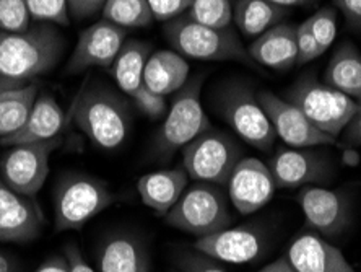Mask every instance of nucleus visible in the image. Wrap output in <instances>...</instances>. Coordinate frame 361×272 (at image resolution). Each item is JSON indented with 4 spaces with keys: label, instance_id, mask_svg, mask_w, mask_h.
Instances as JSON below:
<instances>
[{
    "label": "nucleus",
    "instance_id": "c03bdc74",
    "mask_svg": "<svg viewBox=\"0 0 361 272\" xmlns=\"http://www.w3.org/2000/svg\"><path fill=\"white\" fill-rule=\"evenodd\" d=\"M265 2H270V4H275V5H280V7H296V5H305V4H310L312 0H265Z\"/></svg>",
    "mask_w": 361,
    "mask_h": 272
},
{
    "label": "nucleus",
    "instance_id": "bb28decb",
    "mask_svg": "<svg viewBox=\"0 0 361 272\" xmlns=\"http://www.w3.org/2000/svg\"><path fill=\"white\" fill-rule=\"evenodd\" d=\"M36 98L38 88L33 83L21 85L0 95V137L15 134L25 124Z\"/></svg>",
    "mask_w": 361,
    "mask_h": 272
},
{
    "label": "nucleus",
    "instance_id": "0eeeda50",
    "mask_svg": "<svg viewBox=\"0 0 361 272\" xmlns=\"http://www.w3.org/2000/svg\"><path fill=\"white\" fill-rule=\"evenodd\" d=\"M116 201L109 186L94 176L72 173L56 189V230H80Z\"/></svg>",
    "mask_w": 361,
    "mask_h": 272
},
{
    "label": "nucleus",
    "instance_id": "a18cd8bd",
    "mask_svg": "<svg viewBox=\"0 0 361 272\" xmlns=\"http://www.w3.org/2000/svg\"><path fill=\"white\" fill-rule=\"evenodd\" d=\"M0 272H15V264L2 253H0Z\"/></svg>",
    "mask_w": 361,
    "mask_h": 272
},
{
    "label": "nucleus",
    "instance_id": "cd10ccee",
    "mask_svg": "<svg viewBox=\"0 0 361 272\" xmlns=\"http://www.w3.org/2000/svg\"><path fill=\"white\" fill-rule=\"evenodd\" d=\"M103 18L126 30L143 28L155 20L147 0H108L103 7Z\"/></svg>",
    "mask_w": 361,
    "mask_h": 272
},
{
    "label": "nucleus",
    "instance_id": "6ab92c4d",
    "mask_svg": "<svg viewBox=\"0 0 361 272\" xmlns=\"http://www.w3.org/2000/svg\"><path fill=\"white\" fill-rule=\"evenodd\" d=\"M63 124H66V116L56 98L51 95H39L25 124L15 134L0 137V146L12 147L20 143L51 141L59 136Z\"/></svg>",
    "mask_w": 361,
    "mask_h": 272
},
{
    "label": "nucleus",
    "instance_id": "e433bc0d",
    "mask_svg": "<svg viewBox=\"0 0 361 272\" xmlns=\"http://www.w3.org/2000/svg\"><path fill=\"white\" fill-rule=\"evenodd\" d=\"M106 2L108 0H67L68 15L77 20L90 18L97 15L99 10H103Z\"/></svg>",
    "mask_w": 361,
    "mask_h": 272
},
{
    "label": "nucleus",
    "instance_id": "de8ad7c7",
    "mask_svg": "<svg viewBox=\"0 0 361 272\" xmlns=\"http://www.w3.org/2000/svg\"><path fill=\"white\" fill-rule=\"evenodd\" d=\"M360 272H361V271H360Z\"/></svg>",
    "mask_w": 361,
    "mask_h": 272
},
{
    "label": "nucleus",
    "instance_id": "7c9ffc66",
    "mask_svg": "<svg viewBox=\"0 0 361 272\" xmlns=\"http://www.w3.org/2000/svg\"><path fill=\"white\" fill-rule=\"evenodd\" d=\"M312 36L322 51H327L332 46L337 36V12L332 7L319 8L317 12L306 20Z\"/></svg>",
    "mask_w": 361,
    "mask_h": 272
},
{
    "label": "nucleus",
    "instance_id": "7ed1b4c3",
    "mask_svg": "<svg viewBox=\"0 0 361 272\" xmlns=\"http://www.w3.org/2000/svg\"><path fill=\"white\" fill-rule=\"evenodd\" d=\"M164 38L183 57L195 61H240L252 64L249 51L231 28H210L185 15L164 23Z\"/></svg>",
    "mask_w": 361,
    "mask_h": 272
},
{
    "label": "nucleus",
    "instance_id": "72a5a7b5",
    "mask_svg": "<svg viewBox=\"0 0 361 272\" xmlns=\"http://www.w3.org/2000/svg\"><path fill=\"white\" fill-rule=\"evenodd\" d=\"M296 47H298V59H296L298 66L314 61V59L324 54V51L317 45V41L312 36L306 21H302L300 26H296Z\"/></svg>",
    "mask_w": 361,
    "mask_h": 272
},
{
    "label": "nucleus",
    "instance_id": "4468645a",
    "mask_svg": "<svg viewBox=\"0 0 361 272\" xmlns=\"http://www.w3.org/2000/svg\"><path fill=\"white\" fill-rule=\"evenodd\" d=\"M228 197L243 215L257 212L275 196L277 184L269 165L257 158H241L226 183Z\"/></svg>",
    "mask_w": 361,
    "mask_h": 272
},
{
    "label": "nucleus",
    "instance_id": "1a4fd4ad",
    "mask_svg": "<svg viewBox=\"0 0 361 272\" xmlns=\"http://www.w3.org/2000/svg\"><path fill=\"white\" fill-rule=\"evenodd\" d=\"M241 155V147L235 138L209 129L183 148V168L195 181L225 188Z\"/></svg>",
    "mask_w": 361,
    "mask_h": 272
},
{
    "label": "nucleus",
    "instance_id": "c9c22d12",
    "mask_svg": "<svg viewBox=\"0 0 361 272\" xmlns=\"http://www.w3.org/2000/svg\"><path fill=\"white\" fill-rule=\"evenodd\" d=\"M147 2L150 5L155 20L166 23L188 12L194 0H147Z\"/></svg>",
    "mask_w": 361,
    "mask_h": 272
},
{
    "label": "nucleus",
    "instance_id": "49530a36",
    "mask_svg": "<svg viewBox=\"0 0 361 272\" xmlns=\"http://www.w3.org/2000/svg\"><path fill=\"white\" fill-rule=\"evenodd\" d=\"M357 105H358V111H361V98L357 100Z\"/></svg>",
    "mask_w": 361,
    "mask_h": 272
},
{
    "label": "nucleus",
    "instance_id": "f3484780",
    "mask_svg": "<svg viewBox=\"0 0 361 272\" xmlns=\"http://www.w3.org/2000/svg\"><path fill=\"white\" fill-rule=\"evenodd\" d=\"M264 248V233L252 227H228L225 230L199 238L194 244V249H197V252L216 261H225V263L233 264L251 263L262 254Z\"/></svg>",
    "mask_w": 361,
    "mask_h": 272
},
{
    "label": "nucleus",
    "instance_id": "5701e85b",
    "mask_svg": "<svg viewBox=\"0 0 361 272\" xmlns=\"http://www.w3.org/2000/svg\"><path fill=\"white\" fill-rule=\"evenodd\" d=\"M101 272H150V258L140 240L132 235H114L101 244Z\"/></svg>",
    "mask_w": 361,
    "mask_h": 272
},
{
    "label": "nucleus",
    "instance_id": "2f4dec72",
    "mask_svg": "<svg viewBox=\"0 0 361 272\" xmlns=\"http://www.w3.org/2000/svg\"><path fill=\"white\" fill-rule=\"evenodd\" d=\"M31 18L38 23L68 25L67 0H28Z\"/></svg>",
    "mask_w": 361,
    "mask_h": 272
},
{
    "label": "nucleus",
    "instance_id": "37998d69",
    "mask_svg": "<svg viewBox=\"0 0 361 272\" xmlns=\"http://www.w3.org/2000/svg\"><path fill=\"white\" fill-rule=\"evenodd\" d=\"M21 85H26V82H20V80H13V78L0 76V95H2L4 92H7V90L21 87Z\"/></svg>",
    "mask_w": 361,
    "mask_h": 272
},
{
    "label": "nucleus",
    "instance_id": "473e14b6",
    "mask_svg": "<svg viewBox=\"0 0 361 272\" xmlns=\"http://www.w3.org/2000/svg\"><path fill=\"white\" fill-rule=\"evenodd\" d=\"M132 100H134V105L137 110L142 111L143 114L150 119H160L161 116L166 113V100L161 95L152 92L147 85H143L137 92L132 95Z\"/></svg>",
    "mask_w": 361,
    "mask_h": 272
},
{
    "label": "nucleus",
    "instance_id": "dca6fc26",
    "mask_svg": "<svg viewBox=\"0 0 361 272\" xmlns=\"http://www.w3.org/2000/svg\"><path fill=\"white\" fill-rule=\"evenodd\" d=\"M42 225L44 215L33 197L17 193L0 178V242H33Z\"/></svg>",
    "mask_w": 361,
    "mask_h": 272
},
{
    "label": "nucleus",
    "instance_id": "a878e982",
    "mask_svg": "<svg viewBox=\"0 0 361 272\" xmlns=\"http://www.w3.org/2000/svg\"><path fill=\"white\" fill-rule=\"evenodd\" d=\"M286 8L265 0H236L233 7V20L244 36L257 38L265 31L281 23Z\"/></svg>",
    "mask_w": 361,
    "mask_h": 272
},
{
    "label": "nucleus",
    "instance_id": "ddd939ff",
    "mask_svg": "<svg viewBox=\"0 0 361 272\" xmlns=\"http://www.w3.org/2000/svg\"><path fill=\"white\" fill-rule=\"evenodd\" d=\"M298 202L306 223L324 237H338L352 223V202L342 191L322 186H305Z\"/></svg>",
    "mask_w": 361,
    "mask_h": 272
},
{
    "label": "nucleus",
    "instance_id": "20e7f679",
    "mask_svg": "<svg viewBox=\"0 0 361 272\" xmlns=\"http://www.w3.org/2000/svg\"><path fill=\"white\" fill-rule=\"evenodd\" d=\"M285 100L293 103L312 124L334 138L342 134L358 113L357 101L319 82L311 73L296 80L293 87L285 93Z\"/></svg>",
    "mask_w": 361,
    "mask_h": 272
},
{
    "label": "nucleus",
    "instance_id": "9b49d317",
    "mask_svg": "<svg viewBox=\"0 0 361 272\" xmlns=\"http://www.w3.org/2000/svg\"><path fill=\"white\" fill-rule=\"evenodd\" d=\"M259 103L269 116L275 136L295 148L326 147L336 143V138L327 136L319 127L307 119L301 110L296 108L288 100L279 97L272 92H259Z\"/></svg>",
    "mask_w": 361,
    "mask_h": 272
},
{
    "label": "nucleus",
    "instance_id": "2eb2a0df",
    "mask_svg": "<svg viewBox=\"0 0 361 272\" xmlns=\"http://www.w3.org/2000/svg\"><path fill=\"white\" fill-rule=\"evenodd\" d=\"M127 40V30L99 20L82 31L71 59L67 72L78 73L92 67H111Z\"/></svg>",
    "mask_w": 361,
    "mask_h": 272
},
{
    "label": "nucleus",
    "instance_id": "a211bd4d",
    "mask_svg": "<svg viewBox=\"0 0 361 272\" xmlns=\"http://www.w3.org/2000/svg\"><path fill=\"white\" fill-rule=\"evenodd\" d=\"M286 258L298 272H357L341 249L312 232L296 237Z\"/></svg>",
    "mask_w": 361,
    "mask_h": 272
},
{
    "label": "nucleus",
    "instance_id": "79ce46f5",
    "mask_svg": "<svg viewBox=\"0 0 361 272\" xmlns=\"http://www.w3.org/2000/svg\"><path fill=\"white\" fill-rule=\"evenodd\" d=\"M257 272H298V271L291 266L286 256H281V258L275 259L274 263H270L267 266H264V268Z\"/></svg>",
    "mask_w": 361,
    "mask_h": 272
},
{
    "label": "nucleus",
    "instance_id": "f704fd0d",
    "mask_svg": "<svg viewBox=\"0 0 361 272\" xmlns=\"http://www.w3.org/2000/svg\"><path fill=\"white\" fill-rule=\"evenodd\" d=\"M178 264L184 272H226L216 263V259L197 252V249L178 254Z\"/></svg>",
    "mask_w": 361,
    "mask_h": 272
},
{
    "label": "nucleus",
    "instance_id": "aec40b11",
    "mask_svg": "<svg viewBox=\"0 0 361 272\" xmlns=\"http://www.w3.org/2000/svg\"><path fill=\"white\" fill-rule=\"evenodd\" d=\"M249 56L254 62L285 72L296 66L298 47H296V26L288 23H279L257 36L256 41L249 46Z\"/></svg>",
    "mask_w": 361,
    "mask_h": 272
},
{
    "label": "nucleus",
    "instance_id": "58836bf2",
    "mask_svg": "<svg viewBox=\"0 0 361 272\" xmlns=\"http://www.w3.org/2000/svg\"><path fill=\"white\" fill-rule=\"evenodd\" d=\"M63 254L67 256L68 264H71V272H94L92 268H90L87 261L83 259V256L77 244H68Z\"/></svg>",
    "mask_w": 361,
    "mask_h": 272
},
{
    "label": "nucleus",
    "instance_id": "393cba45",
    "mask_svg": "<svg viewBox=\"0 0 361 272\" xmlns=\"http://www.w3.org/2000/svg\"><path fill=\"white\" fill-rule=\"evenodd\" d=\"M326 83L355 101L361 98V54L345 42L334 52L326 69Z\"/></svg>",
    "mask_w": 361,
    "mask_h": 272
},
{
    "label": "nucleus",
    "instance_id": "a19ab883",
    "mask_svg": "<svg viewBox=\"0 0 361 272\" xmlns=\"http://www.w3.org/2000/svg\"><path fill=\"white\" fill-rule=\"evenodd\" d=\"M36 272H71V264H68L66 254L54 256V258H49L46 263H42Z\"/></svg>",
    "mask_w": 361,
    "mask_h": 272
},
{
    "label": "nucleus",
    "instance_id": "c85d7f7f",
    "mask_svg": "<svg viewBox=\"0 0 361 272\" xmlns=\"http://www.w3.org/2000/svg\"><path fill=\"white\" fill-rule=\"evenodd\" d=\"M184 15L195 23L210 28H230L233 4L231 0H194Z\"/></svg>",
    "mask_w": 361,
    "mask_h": 272
},
{
    "label": "nucleus",
    "instance_id": "c756f323",
    "mask_svg": "<svg viewBox=\"0 0 361 272\" xmlns=\"http://www.w3.org/2000/svg\"><path fill=\"white\" fill-rule=\"evenodd\" d=\"M28 0H0V30L4 33H21L30 28Z\"/></svg>",
    "mask_w": 361,
    "mask_h": 272
},
{
    "label": "nucleus",
    "instance_id": "ea45409f",
    "mask_svg": "<svg viewBox=\"0 0 361 272\" xmlns=\"http://www.w3.org/2000/svg\"><path fill=\"white\" fill-rule=\"evenodd\" d=\"M342 138L348 146H361V111L348 122L342 132Z\"/></svg>",
    "mask_w": 361,
    "mask_h": 272
},
{
    "label": "nucleus",
    "instance_id": "f03ea898",
    "mask_svg": "<svg viewBox=\"0 0 361 272\" xmlns=\"http://www.w3.org/2000/svg\"><path fill=\"white\" fill-rule=\"evenodd\" d=\"M63 45L52 23H38L21 33L0 31V76L20 82L42 76L59 62Z\"/></svg>",
    "mask_w": 361,
    "mask_h": 272
},
{
    "label": "nucleus",
    "instance_id": "6e6552de",
    "mask_svg": "<svg viewBox=\"0 0 361 272\" xmlns=\"http://www.w3.org/2000/svg\"><path fill=\"white\" fill-rule=\"evenodd\" d=\"M202 77H194L185 82L174 95L173 103L160 132L157 136V153L163 158L171 157L174 152L183 148L194 141L195 137L212 129L200 100Z\"/></svg>",
    "mask_w": 361,
    "mask_h": 272
},
{
    "label": "nucleus",
    "instance_id": "f257e3e1",
    "mask_svg": "<svg viewBox=\"0 0 361 272\" xmlns=\"http://www.w3.org/2000/svg\"><path fill=\"white\" fill-rule=\"evenodd\" d=\"M71 116L73 124L103 150L124 146L134 122L129 101L109 85L90 80L73 100Z\"/></svg>",
    "mask_w": 361,
    "mask_h": 272
},
{
    "label": "nucleus",
    "instance_id": "412c9836",
    "mask_svg": "<svg viewBox=\"0 0 361 272\" xmlns=\"http://www.w3.org/2000/svg\"><path fill=\"white\" fill-rule=\"evenodd\" d=\"M188 178L184 168L160 170L143 175L137 183V191L143 204L160 215H166L188 188Z\"/></svg>",
    "mask_w": 361,
    "mask_h": 272
},
{
    "label": "nucleus",
    "instance_id": "b1692460",
    "mask_svg": "<svg viewBox=\"0 0 361 272\" xmlns=\"http://www.w3.org/2000/svg\"><path fill=\"white\" fill-rule=\"evenodd\" d=\"M150 42L140 40H126L118 57L111 66V76L124 95L132 97L137 90L143 87V71L148 57L152 56Z\"/></svg>",
    "mask_w": 361,
    "mask_h": 272
},
{
    "label": "nucleus",
    "instance_id": "423d86ee",
    "mask_svg": "<svg viewBox=\"0 0 361 272\" xmlns=\"http://www.w3.org/2000/svg\"><path fill=\"white\" fill-rule=\"evenodd\" d=\"M219 113L233 131L246 141L249 146L267 152L275 143V131L269 116L259 103L257 93L241 82L223 85L214 100Z\"/></svg>",
    "mask_w": 361,
    "mask_h": 272
},
{
    "label": "nucleus",
    "instance_id": "4c0bfd02",
    "mask_svg": "<svg viewBox=\"0 0 361 272\" xmlns=\"http://www.w3.org/2000/svg\"><path fill=\"white\" fill-rule=\"evenodd\" d=\"M336 4L350 25L361 28V0H336Z\"/></svg>",
    "mask_w": 361,
    "mask_h": 272
},
{
    "label": "nucleus",
    "instance_id": "f8f14e48",
    "mask_svg": "<svg viewBox=\"0 0 361 272\" xmlns=\"http://www.w3.org/2000/svg\"><path fill=\"white\" fill-rule=\"evenodd\" d=\"M311 148H280L270 160L269 168L272 172L277 188L295 189L327 183L332 178V162L322 152Z\"/></svg>",
    "mask_w": 361,
    "mask_h": 272
},
{
    "label": "nucleus",
    "instance_id": "4be33fe9",
    "mask_svg": "<svg viewBox=\"0 0 361 272\" xmlns=\"http://www.w3.org/2000/svg\"><path fill=\"white\" fill-rule=\"evenodd\" d=\"M189 64L176 51H155L148 57L143 83L161 97L176 93L189 80Z\"/></svg>",
    "mask_w": 361,
    "mask_h": 272
},
{
    "label": "nucleus",
    "instance_id": "39448f33",
    "mask_svg": "<svg viewBox=\"0 0 361 272\" xmlns=\"http://www.w3.org/2000/svg\"><path fill=\"white\" fill-rule=\"evenodd\" d=\"M164 220L169 227L199 238L225 230L231 223L228 197L221 186L197 181L184 191Z\"/></svg>",
    "mask_w": 361,
    "mask_h": 272
},
{
    "label": "nucleus",
    "instance_id": "9d476101",
    "mask_svg": "<svg viewBox=\"0 0 361 272\" xmlns=\"http://www.w3.org/2000/svg\"><path fill=\"white\" fill-rule=\"evenodd\" d=\"M61 138L20 143L8 147L0 158V178L17 193L35 197L49 175V157L59 147Z\"/></svg>",
    "mask_w": 361,
    "mask_h": 272
}]
</instances>
